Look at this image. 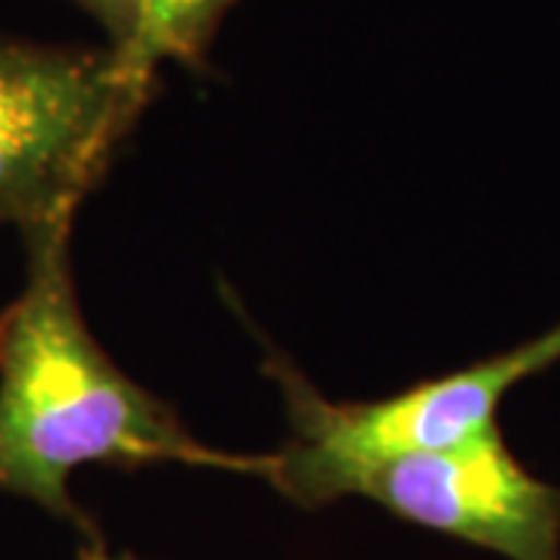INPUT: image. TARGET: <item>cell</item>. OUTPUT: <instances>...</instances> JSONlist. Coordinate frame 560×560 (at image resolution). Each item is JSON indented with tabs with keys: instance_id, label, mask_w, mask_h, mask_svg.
Returning <instances> with one entry per match:
<instances>
[{
	"instance_id": "3",
	"label": "cell",
	"mask_w": 560,
	"mask_h": 560,
	"mask_svg": "<svg viewBox=\"0 0 560 560\" xmlns=\"http://www.w3.org/2000/svg\"><path fill=\"white\" fill-rule=\"evenodd\" d=\"M555 364H560V320L508 352L396 396L334 401L305 381L293 361L268 352L265 371L278 381L293 433L268 455L261 480L308 511L342 501L346 480L371 460L448 448L499 427L504 396Z\"/></svg>"
},
{
	"instance_id": "5",
	"label": "cell",
	"mask_w": 560,
	"mask_h": 560,
	"mask_svg": "<svg viewBox=\"0 0 560 560\" xmlns=\"http://www.w3.org/2000/svg\"><path fill=\"white\" fill-rule=\"evenodd\" d=\"M241 0H143L140 60L160 66L175 60L202 69L219 38L221 22Z\"/></svg>"
},
{
	"instance_id": "7",
	"label": "cell",
	"mask_w": 560,
	"mask_h": 560,
	"mask_svg": "<svg viewBox=\"0 0 560 560\" xmlns=\"http://www.w3.org/2000/svg\"><path fill=\"white\" fill-rule=\"evenodd\" d=\"M79 560H143V558L131 555V551H109V548L103 545V539H88V541H81Z\"/></svg>"
},
{
	"instance_id": "4",
	"label": "cell",
	"mask_w": 560,
	"mask_h": 560,
	"mask_svg": "<svg viewBox=\"0 0 560 560\" xmlns=\"http://www.w3.org/2000/svg\"><path fill=\"white\" fill-rule=\"evenodd\" d=\"M342 499L374 501L504 560H560V486L536 477L499 427L448 448L371 460L346 480Z\"/></svg>"
},
{
	"instance_id": "6",
	"label": "cell",
	"mask_w": 560,
	"mask_h": 560,
	"mask_svg": "<svg viewBox=\"0 0 560 560\" xmlns=\"http://www.w3.org/2000/svg\"><path fill=\"white\" fill-rule=\"evenodd\" d=\"M72 3L101 25L103 35H106V44L113 50H119V54L131 57V60H140L143 0H72Z\"/></svg>"
},
{
	"instance_id": "2",
	"label": "cell",
	"mask_w": 560,
	"mask_h": 560,
	"mask_svg": "<svg viewBox=\"0 0 560 560\" xmlns=\"http://www.w3.org/2000/svg\"><path fill=\"white\" fill-rule=\"evenodd\" d=\"M160 88L109 44L0 35V221L22 234L75 221Z\"/></svg>"
},
{
	"instance_id": "1",
	"label": "cell",
	"mask_w": 560,
	"mask_h": 560,
	"mask_svg": "<svg viewBox=\"0 0 560 560\" xmlns=\"http://www.w3.org/2000/svg\"><path fill=\"white\" fill-rule=\"evenodd\" d=\"M28 275L0 312V489L32 501L81 539H101L72 499L84 464L135 470L194 464L265 474L268 455H231L200 442L178 411L135 383L84 324L72 278V221L22 234Z\"/></svg>"
}]
</instances>
